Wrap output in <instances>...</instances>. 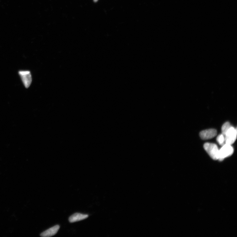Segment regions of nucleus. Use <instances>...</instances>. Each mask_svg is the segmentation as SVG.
<instances>
[{"instance_id":"nucleus-2","label":"nucleus","mask_w":237,"mask_h":237,"mask_svg":"<svg viewBox=\"0 0 237 237\" xmlns=\"http://www.w3.org/2000/svg\"><path fill=\"white\" fill-rule=\"evenodd\" d=\"M234 152V149L231 145L225 143L219 150L218 160L222 161L225 158L232 155Z\"/></svg>"},{"instance_id":"nucleus-9","label":"nucleus","mask_w":237,"mask_h":237,"mask_svg":"<svg viewBox=\"0 0 237 237\" xmlns=\"http://www.w3.org/2000/svg\"><path fill=\"white\" fill-rule=\"evenodd\" d=\"M217 141L220 145L222 146L225 143V136L223 134H220L217 138Z\"/></svg>"},{"instance_id":"nucleus-7","label":"nucleus","mask_w":237,"mask_h":237,"mask_svg":"<svg viewBox=\"0 0 237 237\" xmlns=\"http://www.w3.org/2000/svg\"><path fill=\"white\" fill-rule=\"evenodd\" d=\"M88 217V215L87 214H83L78 213H75L69 217V220L70 222L73 223L84 220L87 218Z\"/></svg>"},{"instance_id":"nucleus-8","label":"nucleus","mask_w":237,"mask_h":237,"mask_svg":"<svg viewBox=\"0 0 237 237\" xmlns=\"http://www.w3.org/2000/svg\"><path fill=\"white\" fill-rule=\"evenodd\" d=\"M232 126L229 122H227L225 123L222 126L221 131L222 134L225 135L226 132L229 130V129Z\"/></svg>"},{"instance_id":"nucleus-4","label":"nucleus","mask_w":237,"mask_h":237,"mask_svg":"<svg viewBox=\"0 0 237 237\" xmlns=\"http://www.w3.org/2000/svg\"><path fill=\"white\" fill-rule=\"evenodd\" d=\"M19 74L23 83L25 87L28 88L30 87L32 82V75L29 71H20Z\"/></svg>"},{"instance_id":"nucleus-5","label":"nucleus","mask_w":237,"mask_h":237,"mask_svg":"<svg viewBox=\"0 0 237 237\" xmlns=\"http://www.w3.org/2000/svg\"><path fill=\"white\" fill-rule=\"evenodd\" d=\"M217 132L214 129H210L203 131L200 133V136L202 139L208 140L213 138L217 136Z\"/></svg>"},{"instance_id":"nucleus-6","label":"nucleus","mask_w":237,"mask_h":237,"mask_svg":"<svg viewBox=\"0 0 237 237\" xmlns=\"http://www.w3.org/2000/svg\"><path fill=\"white\" fill-rule=\"evenodd\" d=\"M60 226L56 225L47 229L40 234V236L43 237H49L56 235L58 232Z\"/></svg>"},{"instance_id":"nucleus-10","label":"nucleus","mask_w":237,"mask_h":237,"mask_svg":"<svg viewBox=\"0 0 237 237\" xmlns=\"http://www.w3.org/2000/svg\"><path fill=\"white\" fill-rule=\"evenodd\" d=\"M98 0H94V2H98Z\"/></svg>"},{"instance_id":"nucleus-3","label":"nucleus","mask_w":237,"mask_h":237,"mask_svg":"<svg viewBox=\"0 0 237 237\" xmlns=\"http://www.w3.org/2000/svg\"><path fill=\"white\" fill-rule=\"evenodd\" d=\"M237 130L231 126L225 134V143L231 145L235 141L237 138Z\"/></svg>"},{"instance_id":"nucleus-1","label":"nucleus","mask_w":237,"mask_h":237,"mask_svg":"<svg viewBox=\"0 0 237 237\" xmlns=\"http://www.w3.org/2000/svg\"><path fill=\"white\" fill-rule=\"evenodd\" d=\"M203 147L212 159L214 160H218L219 149L216 144L207 143L204 144Z\"/></svg>"}]
</instances>
